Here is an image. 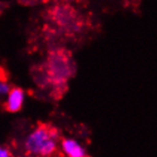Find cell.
I'll use <instances>...</instances> for the list:
<instances>
[{"label": "cell", "instance_id": "6da1fadb", "mask_svg": "<svg viewBox=\"0 0 157 157\" xmlns=\"http://www.w3.org/2000/svg\"><path fill=\"white\" fill-rule=\"evenodd\" d=\"M60 139L59 131L47 123H39L25 140V150L29 155L49 157L57 150V142Z\"/></svg>", "mask_w": 157, "mask_h": 157}, {"label": "cell", "instance_id": "7a4b0ae2", "mask_svg": "<svg viewBox=\"0 0 157 157\" xmlns=\"http://www.w3.org/2000/svg\"><path fill=\"white\" fill-rule=\"evenodd\" d=\"M24 101V92L21 88H13L8 92V99L5 102V109L10 113H16L22 109Z\"/></svg>", "mask_w": 157, "mask_h": 157}, {"label": "cell", "instance_id": "3957f363", "mask_svg": "<svg viewBox=\"0 0 157 157\" xmlns=\"http://www.w3.org/2000/svg\"><path fill=\"white\" fill-rule=\"evenodd\" d=\"M62 148L67 157H86L84 148L73 139H62Z\"/></svg>", "mask_w": 157, "mask_h": 157}, {"label": "cell", "instance_id": "277c9868", "mask_svg": "<svg viewBox=\"0 0 157 157\" xmlns=\"http://www.w3.org/2000/svg\"><path fill=\"white\" fill-rule=\"evenodd\" d=\"M10 90V86L7 82H5L2 80H0V94L1 96H5V94H8Z\"/></svg>", "mask_w": 157, "mask_h": 157}, {"label": "cell", "instance_id": "5b68a950", "mask_svg": "<svg viewBox=\"0 0 157 157\" xmlns=\"http://www.w3.org/2000/svg\"><path fill=\"white\" fill-rule=\"evenodd\" d=\"M0 157H13V155L8 148L0 146Z\"/></svg>", "mask_w": 157, "mask_h": 157}]
</instances>
